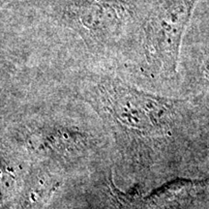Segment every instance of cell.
Masks as SVG:
<instances>
[{
  "label": "cell",
  "instance_id": "cell-4",
  "mask_svg": "<svg viewBox=\"0 0 209 209\" xmlns=\"http://www.w3.org/2000/svg\"><path fill=\"white\" fill-rule=\"evenodd\" d=\"M205 180H188L177 179L167 185L162 186L151 195L144 198L149 205L157 207H167L173 205L178 201L184 200L193 191L205 185Z\"/></svg>",
  "mask_w": 209,
  "mask_h": 209
},
{
  "label": "cell",
  "instance_id": "cell-3",
  "mask_svg": "<svg viewBox=\"0 0 209 209\" xmlns=\"http://www.w3.org/2000/svg\"><path fill=\"white\" fill-rule=\"evenodd\" d=\"M198 0H146L136 70L154 78L175 72L182 37Z\"/></svg>",
  "mask_w": 209,
  "mask_h": 209
},
{
  "label": "cell",
  "instance_id": "cell-5",
  "mask_svg": "<svg viewBox=\"0 0 209 209\" xmlns=\"http://www.w3.org/2000/svg\"><path fill=\"white\" fill-rule=\"evenodd\" d=\"M56 186L45 183L40 184L34 192L27 196L24 203L21 205V209H40L48 200Z\"/></svg>",
  "mask_w": 209,
  "mask_h": 209
},
{
  "label": "cell",
  "instance_id": "cell-2",
  "mask_svg": "<svg viewBox=\"0 0 209 209\" xmlns=\"http://www.w3.org/2000/svg\"><path fill=\"white\" fill-rule=\"evenodd\" d=\"M91 100L117 127L136 135L165 131L174 120L178 102L139 90L109 74L92 76Z\"/></svg>",
  "mask_w": 209,
  "mask_h": 209
},
{
  "label": "cell",
  "instance_id": "cell-1",
  "mask_svg": "<svg viewBox=\"0 0 209 209\" xmlns=\"http://www.w3.org/2000/svg\"><path fill=\"white\" fill-rule=\"evenodd\" d=\"M146 0H13L2 8L30 15L31 28L80 62L136 67Z\"/></svg>",
  "mask_w": 209,
  "mask_h": 209
}]
</instances>
